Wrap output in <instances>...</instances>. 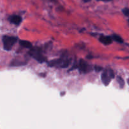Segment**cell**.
I'll list each match as a JSON object with an SVG mask.
<instances>
[{
    "label": "cell",
    "instance_id": "14",
    "mask_svg": "<svg viewBox=\"0 0 129 129\" xmlns=\"http://www.w3.org/2000/svg\"><path fill=\"white\" fill-rule=\"evenodd\" d=\"M98 1H109L110 0H98Z\"/></svg>",
    "mask_w": 129,
    "mask_h": 129
},
{
    "label": "cell",
    "instance_id": "7",
    "mask_svg": "<svg viewBox=\"0 0 129 129\" xmlns=\"http://www.w3.org/2000/svg\"><path fill=\"white\" fill-rule=\"evenodd\" d=\"M99 40L102 44H105V45H108V44H112V42H113V39H112V37L105 36V35H102V37H100Z\"/></svg>",
    "mask_w": 129,
    "mask_h": 129
},
{
    "label": "cell",
    "instance_id": "9",
    "mask_svg": "<svg viewBox=\"0 0 129 129\" xmlns=\"http://www.w3.org/2000/svg\"><path fill=\"white\" fill-rule=\"evenodd\" d=\"M112 39H113V40H115L116 42H123V39L120 36L118 35H116V34H114L113 35V36L112 37Z\"/></svg>",
    "mask_w": 129,
    "mask_h": 129
},
{
    "label": "cell",
    "instance_id": "10",
    "mask_svg": "<svg viewBox=\"0 0 129 129\" xmlns=\"http://www.w3.org/2000/svg\"><path fill=\"white\" fill-rule=\"evenodd\" d=\"M117 82H118V84H119L120 87L121 88H123V87H124V85H125V82L124 80H123V78H122L121 77H117Z\"/></svg>",
    "mask_w": 129,
    "mask_h": 129
},
{
    "label": "cell",
    "instance_id": "3",
    "mask_svg": "<svg viewBox=\"0 0 129 129\" xmlns=\"http://www.w3.org/2000/svg\"><path fill=\"white\" fill-rule=\"evenodd\" d=\"M29 53H30V55L31 56V57L35 58V59H36V60L37 61H39V63H43V62L45 61V59H46L45 57L43 56L40 49L37 48H35L31 49Z\"/></svg>",
    "mask_w": 129,
    "mask_h": 129
},
{
    "label": "cell",
    "instance_id": "12",
    "mask_svg": "<svg viewBox=\"0 0 129 129\" xmlns=\"http://www.w3.org/2000/svg\"><path fill=\"white\" fill-rule=\"evenodd\" d=\"M94 69H95V70L97 71V72H100V71L102 70L103 68H102V67H99V66H95V67H94Z\"/></svg>",
    "mask_w": 129,
    "mask_h": 129
},
{
    "label": "cell",
    "instance_id": "2",
    "mask_svg": "<svg viewBox=\"0 0 129 129\" xmlns=\"http://www.w3.org/2000/svg\"><path fill=\"white\" fill-rule=\"evenodd\" d=\"M115 77V74L112 69L105 70L102 74V80L105 85L107 86Z\"/></svg>",
    "mask_w": 129,
    "mask_h": 129
},
{
    "label": "cell",
    "instance_id": "6",
    "mask_svg": "<svg viewBox=\"0 0 129 129\" xmlns=\"http://www.w3.org/2000/svg\"><path fill=\"white\" fill-rule=\"evenodd\" d=\"M9 20L11 23L15 24L16 25H18L21 22V16H18V15H11V16L9 17Z\"/></svg>",
    "mask_w": 129,
    "mask_h": 129
},
{
    "label": "cell",
    "instance_id": "13",
    "mask_svg": "<svg viewBox=\"0 0 129 129\" xmlns=\"http://www.w3.org/2000/svg\"><path fill=\"white\" fill-rule=\"evenodd\" d=\"M83 1H84V2H89V1H90L91 0H83Z\"/></svg>",
    "mask_w": 129,
    "mask_h": 129
},
{
    "label": "cell",
    "instance_id": "4",
    "mask_svg": "<svg viewBox=\"0 0 129 129\" xmlns=\"http://www.w3.org/2000/svg\"><path fill=\"white\" fill-rule=\"evenodd\" d=\"M49 66L50 67H57L60 68H66L70 64V61L68 59H59L52 60L49 62Z\"/></svg>",
    "mask_w": 129,
    "mask_h": 129
},
{
    "label": "cell",
    "instance_id": "5",
    "mask_svg": "<svg viewBox=\"0 0 129 129\" xmlns=\"http://www.w3.org/2000/svg\"><path fill=\"white\" fill-rule=\"evenodd\" d=\"M78 67H79V70L83 73H88L91 71V68L89 65V64L83 59L80 60L78 64Z\"/></svg>",
    "mask_w": 129,
    "mask_h": 129
},
{
    "label": "cell",
    "instance_id": "8",
    "mask_svg": "<svg viewBox=\"0 0 129 129\" xmlns=\"http://www.w3.org/2000/svg\"><path fill=\"white\" fill-rule=\"evenodd\" d=\"M20 44L23 46V48H28V49H30L32 47V44L30 42L28 41V40H20Z\"/></svg>",
    "mask_w": 129,
    "mask_h": 129
},
{
    "label": "cell",
    "instance_id": "11",
    "mask_svg": "<svg viewBox=\"0 0 129 129\" xmlns=\"http://www.w3.org/2000/svg\"><path fill=\"white\" fill-rule=\"evenodd\" d=\"M122 11L125 16H129V8H125L124 9H123Z\"/></svg>",
    "mask_w": 129,
    "mask_h": 129
},
{
    "label": "cell",
    "instance_id": "16",
    "mask_svg": "<svg viewBox=\"0 0 129 129\" xmlns=\"http://www.w3.org/2000/svg\"><path fill=\"white\" fill-rule=\"evenodd\" d=\"M128 23H129V20H128Z\"/></svg>",
    "mask_w": 129,
    "mask_h": 129
},
{
    "label": "cell",
    "instance_id": "1",
    "mask_svg": "<svg viewBox=\"0 0 129 129\" xmlns=\"http://www.w3.org/2000/svg\"><path fill=\"white\" fill-rule=\"evenodd\" d=\"M3 48L5 50L10 51L17 41V37L10 35H4L2 38Z\"/></svg>",
    "mask_w": 129,
    "mask_h": 129
},
{
    "label": "cell",
    "instance_id": "15",
    "mask_svg": "<svg viewBox=\"0 0 129 129\" xmlns=\"http://www.w3.org/2000/svg\"><path fill=\"white\" fill-rule=\"evenodd\" d=\"M127 83H128V84L129 85V78L128 80H127Z\"/></svg>",
    "mask_w": 129,
    "mask_h": 129
}]
</instances>
